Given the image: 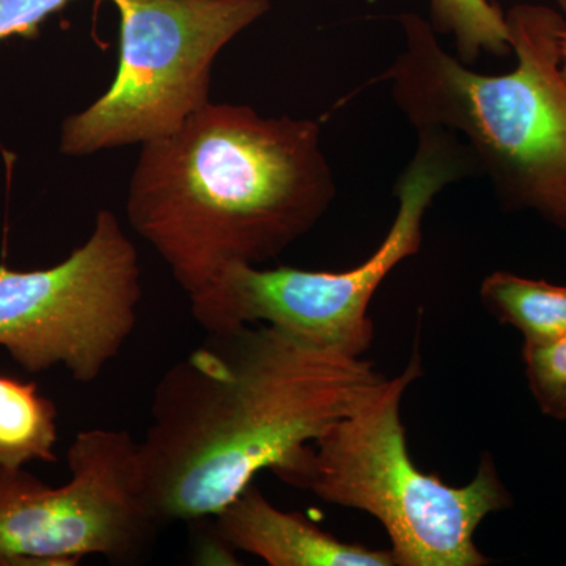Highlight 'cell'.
<instances>
[{
	"mask_svg": "<svg viewBox=\"0 0 566 566\" xmlns=\"http://www.w3.org/2000/svg\"><path fill=\"white\" fill-rule=\"evenodd\" d=\"M560 50H562V74H564V80L566 82V28L564 32H562V41H560Z\"/></svg>",
	"mask_w": 566,
	"mask_h": 566,
	"instance_id": "obj_15",
	"label": "cell"
},
{
	"mask_svg": "<svg viewBox=\"0 0 566 566\" xmlns=\"http://www.w3.org/2000/svg\"><path fill=\"white\" fill-rule=\"evenodd\" d=\"M71 0H0V41L13 35L33 39L41 22L57 13Z\"/></svg>",
	"mask_w": 566,
	"mask_h": 566,
	"instance_id": "obj_14",
	"label": "cell"
},
{
	"mask_svg": "<svg viewBox=\"0 0 566 566\" xmlns=\"http://www.w3.org/2000/svg\"><path fill=\"white\" fill-rule=\"evenodd\" d=\"M385 379L271 324L208 334L153 394L139 442L153 515L161 527L214 517L264 469L296 486L316 439Z\"/></svg>",
	"mask_w": 566,
	"mask_h": 566,
	"instance_id": "obj_1",
	"label": "cell"
},
{
	"mask_svg": "<svg viewBox=\"0 0 566 566\" xmlns=\"http://www.w3.org/2000/svg\"><path fill=\"white\" fill-rule=\"evenodd\" d=\"M515 69L483 74L439 43L430 21L405 13L403 51L379 76L416 132L464 145L506 211H534L566 234L564 14L538 3L506 11Z\"/></svg>",
	"mask_w": 566,
	"mask_h": 566,
	"instance_id": "obj_3",
	"label": "cell"
},
{
	"mask_svg": "<svg viewBox=\"0 0 566 566\" xmlns=\"http://www.w3.org/2000/svg\"><path fill=\"white\" fill-rule=\"evenodd\" d=\"M528 389L543 415L566 420V335L539 344H524Z\"/></svg>",
	"mask_w": 566,
	"mask_h": 566,
	"instance_id": "obj_13",
	"label": "cell"
},
{
	"mask_svg": "<svg viewBox=\"0 0 566 566\" xmlns=\"http://www.w3.org/2000/svg\"><path fill=\"white\" fill-rule=\"evenodd\" d=\"M480 300L494 318L520 331L524 344L566 335V285L494 271L482 282Z\"/></svg>",
	"mask_w": 566,
	"mask_h": 566,
	"instance_id": "obj_10",
	"label": "cell"
},
{
	"mask_svg": "<svg viewBox=\"0 0 566 566\" xmlns=\"http://www.w3.org/2000/svg\"><path fill=\"white\" fill-rule=\"evenodd\" d=\"M422 375L419 345L400 375L385 379L312 444L296 486L324 502L360 510L385 527L397 566H483L474 542L491 513L513 505L493 457L483 453L468 485L420 471L409 457L401 400Z\"/></svg>",
	"mask_w": 566,
	"mask_h": 566,
	"instance_id": "obj_4",
	"label": "cell"
},
{
	"mask_svg": "<svg viewBox=\"0 0 566 566\" xmlns=\"http://www.w3.org/2000/svg\"><path fill=\"white\" fill-rule=\"evenodd\" d=\"M558 9H560L562 13L566 14V0H556Z\"/></svg>",
	"mask_w": 566,
	"mask_h": 566,
	"instance_id": "obj_16",
	"label": "cell"
},
{
	"mask_svg": "<svg viewBox=\"0 0 566 566\" xmlns=\"http://www.w3.org/2000/svg\"><path fill=\"white\" fill-rule=\"evenodd\" d=\"M142 270L136 245L109 210L88 240L55 266H0V346L29 374L63 365L92 385L137 326Z\"/></svg>",
	"mask_w": 566,
	"mask_h": 566,
	"instance_id": "obj_7",
	"label": "cell"
},
{
	"mask_svg": "<svg viewBox=\"0 0 566 566\" xmlns=\"http://www.w3.org/2000/svg\"><path fill=\"white\" fill-rule=\"evenodd\" d=\"M214 517L223 545L270 566H397L392 551L342 542L300 513L282 512L253 483Z\"/></svg>",
	"mask_w": 566,
	"mask_h": 566,
	"instance_id": "obj_9",
	"label": "cell"
},
{
	"mask_svg": "<svg viewBox=\"0 0 566 566\" xmlns=\"http://www.w3.org/2000/svg\"><path fill=\"white\" fill-rule=\"evenodd\" d=\"M71 480L52 488L0 465V565H74L87 556L134 565L161 524L142 486L139 442L93 428L70 446Z\"/></svg>",
	"mask_w": 566,
	"mask_h": 566,
	"instance_id": "obj_8",
	"label": "cell"
},
{
	"mask_svg": "<svg viewBox=\"0 0 566 566\" xmlns=\"http://www.w3.org/2000/svg\"><path fill=\"white\" fill-rule=\"evenodd\" d=\"M430 24L438 35L452 36L465 65L475 66L483 54H513L505 13L493 0H430Z\"/></svg>",
	"mask_w": 566,
	"mask_h": 566,
	"instance_id": "obj_12",
	"label": "cell"
},
{
	"mask_svg": "<svg viewBox=\"0 0 566 566\" xmlns=\"http://www.w3.org/2000/svg\"><path fill=\"white\" fill-rule=\"evenodd\" d=\"M335 196L318 122L210 102L142 144L126 212L192 308L233 264L260 266L292 248Z\"/></svg>",
	"mask_w": 566,
	"mask_h": 566,
	"instance_id": "obj_2",
	"label": "cell"
},
{
	"mask_svg": "<svg viewBox=\"0 0 566 566\" xmlns=\"http://www.w3.org/2000/svg\"><path fill=\"white\" fill-rule=\"evenodd\" d=\"M120 57L111 87L62 123L66 156L147 144L210 103L212 63L271 9L270 0H112Z\"/></svg>",
	"mask_w": 566,
	"mask_h": 566,
	"instance_id": "obj_6",
	"label": "cell"
},
{
	"mask_svg": "<svg viewBox=\"0 0 566 566\" xmlns=\"http://www.w3.org/2000/svg\"><path fill=\"white\" fill-rule=\"evenodd\" d=\"M57 408L36 382L0 376V465L21 469L31 461L55 463Z\"/></svg>",
	"mask_w": 566,
	"mask_h": 566,
	"instance_id": "obj_11",
	"label": "cell"
},
{
	"mask_svg": "<svg viewBox=\"0 0 566 566\" xmlns=\"http://www.w3.org/2000/svg\"><path fill=\"white\" fill-rule=\"evenodd\" d=\"M415 155L395 185L397 214L385 240L352 270H264L233 264L212 292L191 308L208 334L243 324L279 327L307 344L363 357L375 337L368 307L387 275L419 253L423 219L447 186L474 177L475 166L458 137L442 129H419Z\"/></svg>",
	"mask_w": 566,
	"mask_h": 566,
	"instance_id": "obj_5",
	"label": "cell"
}]
</instances>
